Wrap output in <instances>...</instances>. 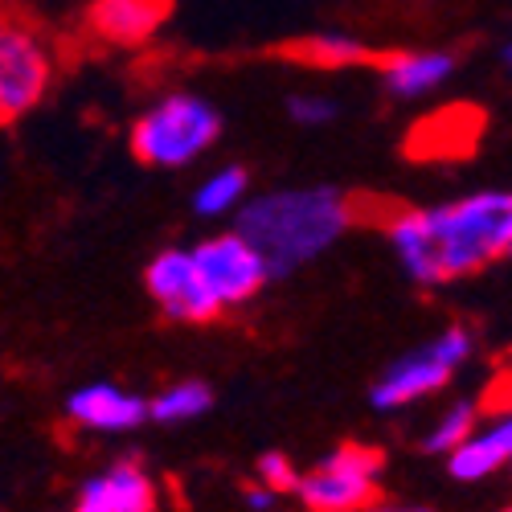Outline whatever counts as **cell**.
<instances>
[{
    "label": "cell",
    "instance_id": "obj_1",
    "mask_svg": "<svg viewBox=\"0 0 512 512\" xmlns=\"http://www.w3.org/2000/svg\"><path fill=\"white\" fill-rule=\"evenodd\" d=\"M390 246L422 287L467 279L500 263L512 246V193L484 189L431 209H402L390 222Z\"/></svg>",
    "mask_w": 512,
    "mask_h": 512
},
{
    "label": "cell",
    "instance_id": "obj_2",
    "mask_svg": "<svg viewBox=\"0 0 512 512\" xmlns=\"http://www.w3.org/2000/svg\"><path fill=\"white\" fill-rule=\"evenodd\" d=\"M353 226V205L328 185L279 189L238 205V234L263 254L267 275H291Z\"/></svg>",
    "mask_w": 512,
    "mask_h": 512
},
{
    "label": "cell",
    "instance_id": "obj_3",
    "mask_svg": "<svg viewBox=\"0 0 512 512\" xmlns=\"http://www.w3.org/2000/svg\"><path fill=\"white\" fill-rule=\"evenodd\" d=\"M222 136V115L213 103L189 91H173L156 99L132 123V152L152 168H185L201 152H209Z\"/></svg>",
    "mask_w": 512,
    "mask_h": 512
},
{
    "label": "cell",
    "instance_id": "obj_4",
    "mask_svg": "<svg viewBox=\"0 0 512 512\" xmlns=\"http://www.w3.org/2000/svg\"><path fill=\"white\" fill-rule=\"evenodd\" d=\"M476 349V336L472 328H447L439 332L435 340H426V345L410 349L406 357H398L386 373H381L373 381V390H369V402L373 410H402L418 398H431L435 390H443L447 381L455 377V369L472 357Z\"/></svg>",
    "mask_w": 512,
    "mask_h": 512
},
{
    "label": "cell",
    "instance_id": "obj_5",
    "mask_svg": "<svg viewBox=\"0 0 512 512\" xmlns=\"http://www.w3.org/2000/svg\"><path fill=\"white\" fill-rule=\"evenodd\" d=\"M54 54L29 21L0 13V123H17L46 99Z\"/></svg>",
    "mask_w": 512,
    "mask_h": 512
},
{
    "label": "cell",
    "instance_id": "obj_6",
    "mask_svg": "<svg viewBox=\"0 0 512 512\" xmlns=\"http://www.w3.org/2000/svg\"><path fill=\"white\" fill-rule=\"evenodd\" d=\"M381 451L345 443L336 447L324 463H316L308 476H300V492L308 512H361L377 500V476H381Z\"/></svg>",
    "mask_w": 512,
    "mask_h": 512
},
{
    "label": "cell",
    "instance_id": "obj_7",
    "mask_svg": "<svg viewBox=\"0 0 512 512\" xmlns=\"http://www.w3.org/2000/svg\"><path fill=\"white\" fill-rule=\"evenodd\" d=\"M193 263H197L201 283L209 287V295L222 308H238V304L254 300V295L263 291V283H271L263 254L254 250L238 230L213 234L201 246H193Z\"/></svg>",
    "mask_w": 512,
    "mask_h": 512
},
{
    "label": "cell",
    "instance_id": "obj_8",
    "mask_svg": "<svg viewBox=\"0 0 512 512\" xmlns=\"http://www.w3.org/2000/svg\"><path fill=\"white\" fill-rule=\"evenodd\" d=\"M144 283H148V295L164 308V316H173V320L209 324V320H218L226 312L209 295V287L201 283L197 263H193V250H164V254H156V259L148 263V271H144Z\"/></svg>",
    "mask_w": 512,
    "mask_h": 512
},
{
    "label": "cell",
    "instance_id": "obj_9",
    "mask_svg": "<svg viewBox=\"0 0 512 512\" xmlns=\"http://www.w3.org/2000/svg\"><path fill=\"white\" fill-rule=\"evenodd\" d=\"M66 414L87 426V431H103V435H119V431H136L148 418V402L136 394H123L111 381H95V386H82L70 394Z\"/></svg>",
    "mask_w": 512,
    "mask_h": 512
},
{
    "label": "cell",
    "instance_id": "obj_10",
    "mask_svg": "<svg viewBox=\"0 0 512 512\" xmlns=\"http://www.w3.org/2000/svg\"><path fill=\"white\" fill-rule=\"evenodd\" d=\"M74 512H156V492L140 463H115L82 484Z\"/></svg>",
    "mask_w": 512,
    "mask_h": 512
},
{
    "label": "cell",
    "instance_id": "obj_11",
    "mask_svg": "<svg viewBox=\"0 0 512 512\" xmlns=\"http://www.w3.org/2000/svg\"><path fill=\"white\" fill-rule=\"evenodd\" d=\"M168 17V0H91V29L111 46H140Z\"/></svg>",
    "mask_w": 512,
    "mask_h": 512
},
{
    "label": "cell",
    "instance_id": "obj_12",
    "mask_svg": "<svg viewBox=\"0 0 512 512\" xmlns=\"http://www.w3.org/2000/svg\"><path fill=\"white\" fill-rule=\"evenodd\" d=\"M455 74V58L447 50H410L381 62V82L394 99H426L447 87Z\"/></svg>",
    "mask_w": 512,
    "mask_h": 512
},
{
    "label": "cell",
    "instance_id": "obj_13",
    "mask_svg": "<svg viewBox=\"0 0 512 512\" xmlns=\"http://www.w3.org/2000/svg\"><path fill=\"white\" fill-rule=\"evenodd\" d=\"M512 455V422L500 418L484 431H472L463 443H455L447 451V472L451 480H463V484H476V480H488L492 472L508 463Z\"/></svg>",
    "mask_w": 512,
    "mask_h": 512
},
{
    "label": "cell",
    "instance_id": "obj_14",
    "mask_svg": "<svg viewBox=\"0 0 512 512\" xmlns=\"http://www.w3.org/2000/svg\"><path fill=\"white\" fill-rule=\"evenodd\" d=\"M480 132V115L463 111V107H447L439 115H431L426 123H418V132L410 136V152L414 156H463L472 148Z\"/></svg>",
    "mask_w": 512,
    "mask_h": 512
},
{
    "label": "cell",
    "instance_id": "obj_15",
    "mask_svg": "<svg viewBox=\"0 0 512 512\" xmlns=\"http://www.w3.org/2000/svg\"><path fill=\"white\" fill-rule=\"evenodd\" d=\"M295 62H304L312 70H349V66H361L369 62V46L353 33H340V29H324V33H312L304 37L300 46L291 50Z\"/></svg>",
    "mask_w": 512,
    "mask_h": 512
},
{
    "label": "cell",
    "instance_id": "obj_16",
    "mask_svg": "<svg viewBox=\"0 0 512 512\" xmlns=\"http://www.w3.org/2000/svg\"><path fill=\"white\" fill-rule=\"evenodd\" d=\"M246 189H250V177L246 168L230 164V168H218V173H209L197 193H193V209L201 218H222V213H238V205L246 201Z\"/></svg>",
    "mask_w": 512,
    "mask_h": 512
},
{
    "label": "cell",
    "instance_id": "obj_17",
    "mask_svg": "<svg viewBox=\"0 0 512 512\" xmlns=\"http://www.w3.org/2000/svg\"><path fill=\"white\" fill-rule=\"evenodd\" d=\"M213 406V390L205 381H177V386H168L160 398L148 402V418L156 422H193L201 414H209Z\"/></svg>",
    "mask_w": 512,
    "mask_h": 512
},
{
    "label": "cell",
    "instance_id": "obj_18",
    "mask_svg": "<svg viewBox=\"0 0 512 512\" xmlns=\"http://www.w3.org/2000/svg\"><path fill=\"white\" fill-rule=\"evenodd\" d=\"M476 414H480V402H459V406H451V410L435 422V431L422 439V451L447 455L455 443H463L467 435L476 431Z\"/></svg>",
    "mask_w": 512,
    "mask_h": 512
},
{
    "label": "cell",
    "instance_id": "obj_19",
    "mask_svg": "<svg viewBox=\"0 0 512 512\" xmlns=\"http://www.w3.org/2000/svg\"><path fill=\"white\" fill-rule=\"evenodd\" d=\"M259 480H263V488H271L275 496H283V492H295V484H300V472H295V463L283 451H267L259 459Z\"/></svg>",
    "mask_w": 512,
    "mask_h": 512
},
{
    "label": "cell",
    "instance_id": "obj_20",
    "mask_svg": "<svg viewBox=\"0 0 512 512\" xmlns=\"http://www.w3.org/2000/svg\"><path fill=\"white\" fill-rule=\"evenodd\" d=\"M287 111H291L295 123H304V127H324V123L336 119V103L328 95H295L287 103Z\"/></svg>",
    "mask_w": 512,
    "mask_h": 512
},
{
    "label": "cell",
    "instance_id": "obj_21",
    "mask_svg": "<svg viewBox=\"0 0 512 512\" xmlns=\"http://www.w3.org/2000/svg\"><path fill=\"white\" fill-rule=\"evenodd\" d=\"M275 504V492L271 488H250L246 492V508H254V512H267Z\"/></svg>",
    "mask_w": 512,
    "mask_h": 512
},
{
    "label": "cell",
    "instance_id": "obj_22",
    "mask_svg": "<svg viewBox=\"0 0 512 512\" xmlns=\"http://www.w3.org/2000/svg\"><path fill=\"white\" fill-rule=\"evenodd\" d=\"M361 512H431V508H361Z\"/></svg>",
    "mask_w": 512,
    "mask_h": 512
},
{
    "label": "cell",
    "instance_id": "obj_23",
    "mask_svg": "<svg viewBox=\"0 0 512 512\" xmlns=\"http://www.w3.org/2000/svg\"><path fill=\"white\" fill-rule=\"evenodd\" d=\"M500 512H508V508H500Z\"/></svg>",
    "mask_w": 512,
    "mask_h": 512
}]
</instances>
